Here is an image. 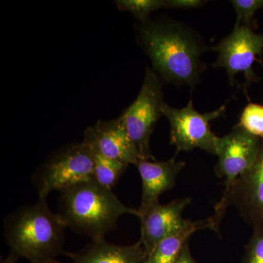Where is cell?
Returning <instances> with one entry per match:
<instances>
[{
	"mask_svg": "<svg viewBox=\"0 0 263 263\" xmlns=\"http://www.w3.org/2000/svg\"><path fill=\"white\" fill-rule=\"evenodd\" d=\"M91 151L94 164V179L102 186L112 190L127 171L129 164L108 158L92 148Z\"/></svg>",
	"mask_w": 263,
	"mask_h": 263,
	"instance_id": "15",
	"label": "cell"
},
{
	"mask_svg": "<svg viewBox=\"0 0 263 263\" xmlns=\"http://www.w3.org/2000/svg\"><path fill=\"white\" fill-rule=\"evenodd\" d=\"M174 263H197L192 256L189 247V240L185 243L182 250L180 252L179 255L174 261Z\"/></svg>",
	"mask_w": 263,
	"mask_h": 263,
	"instance_id": "21",
	"label": "cell"
},
{
	"mask_svg": "<svg viewBox=\"0 0 263 263\" xmlns=\"http://www.w3.org/2000/svg\"><path fill=\"white\" fill-rule=\"evenodd\" d=\"M207 3L202 0H168L166 1L167 8L174 9H193L199 8Z\"/></svg>",
	"mask_w": 263,
	"mask_h": 263,
	"instance_id": "20",
	"label": "cell"
},
{
	"mask_svg": "<svg viewBox=\"0 0 263 263\" xmlns=\"http://www.w3.org/2000/svg\"><path fill=\"white\" fill-rule=\"evenodd\" d=\"M243 263H263V230H254L246 247Z\"/></svg>",
	"mask_w": 263,
	"mask_h": 263,
	"instance_id": "19",
	"label": "cell"
},
{
	"mask_svg": "<svg viewBox=\"0 0 263 263\" xmlns=\"http://www.w3.org/2000/svg\"><path fill=\"white\" fill-rule=\"evenodd\" d=\"M102 155L126 164L136 165L143 160L132 141L122 117L100 120L84 132V141Z\"/></svg>",
	"mask_w": 263,
	"mask_h": 263,
	"instance_id": "10",
	"label": "cell"
},
{
	"mask_svg": "<svg viewBox=\"0 0 263 263\" xmlns=\"http://www.w3.org/2000/svg\"><path fill=\"white\" fill-rule=\"evenodd\" d=\"M261 139L237 125L226 136L217 137L216 175L224 179V193L253 165L258 155Z\"/></svg>",
	"mask_w": 263,
	"mask_h": 263,
	"instance_id": "8",
	"label": "cell"
},
{
	"mask_svg": "<svg viewBox=\"0 0 263 263\" xmlns=\"http://www.w3.org/2000/svg\"><path fill=\"white\" fill-rule=\"evenodd\" d=\"M185 162L175 158L167 161L141 160L136 164L142 182V199L140 213L160 203V197L174 187L176 179Z\"/></svg>",
	"mask_w": 263,
	"mask_h": 263,
	"instance_id": "12",
	"label": "cell"
},
{
	"mask_svg": "<svg viewBox=\"0 0 263 263\" xmlns=\"http://www.w3.org/2000/svg\"><path fill=\"white\" fill-rule=\"evenodd\" d=\"M72 263H147L141 240L133 245L119 246L105 239L91 240L76 252H66Z\"/></svg>",
	"mask_w": 263,
	"mask_h": 263,
	"instance_id": "13",
	"label": "cell"
},
{
	"mask_svg": "<svg viewBox=\"0 0 263 263\" xmlns=\"http://www.w3.org/2000/svg\"><path fill=\"white\" fill-rule=\"evenodd\" d=\"M226 105L215 111L200 114L194 108L190 100L185 108H172L164 103L162 114L167 117L171 125V142L176 148V153L181 151L200 148L216 155L217 136L211 130L209 122L224 114Z\"/></svg>",
	"mask_w": 263,
	"mask_h": 263,
	"instance_id": "7",
	"label": "cell"
},
{
	"mask_svg": "<svg viewBox=\"0 0 263 263\" xmlns=\"http://www.w3.org/2000/svg\"><path fill=\"white\" fill-rule=\"evenodd\" d=\"M238 125L263 140V105L249 103L242 112Z\"/></svg>",
	"mask_w": 263,
	"mask_h": 263,
	"instance_id": "17",
	"label": "cell"
},
{
	"mask_svg": "<svg viewBox=\"0 0 263 263\" xmlns=\"http://www.w3.org/2000/svg\"><path fill=\"white\" fill-rule=\"evenodd\" d=\"M115 3L118 9L129 12L141 23L149 20L154 12L167 8L164 0H117Z\"/></svg>",
	"mask_w": 263,
	"mask_h": 263,
	"instance_id": "16",
	"label": "cell"
},
{
	"mask_svg": "<svg viewBox=\"0 0 263 263\" xmlns=\"http://www.w3.org/2000/svg\"><path fill=\"white\" fill-rule=\"evenodd\" d=\"M234 7L237 15L235 27H249L256 11L263 8V0H233L230 2Z\"/></svg>",
	"mask_w": 263,
	"mask_h": 263,
	"instance_id": "18",
	"label": "cell"
},
{
	"mask_svg": "<svg viewBox=\"0 0 263 263\" xmlns=\"http://www.w3.org/2000/svg\"><path fill=\"white\" fill-rule=\"evenodd\" d=\"M138 43L149 57L153 70L168 82L193 86L205 68L203 45L190 29L168 20L138 24Z\"/></svg>",
	"mask_w": 263,
	"mask_h": 263,
	"instance_id": "1",
	"label": "cell"
},
{
	"mask_svg": "<svg viewBox=\"0 0 263 263\" xmlns=\"http://www.w3.org/2000/svg\"><path fill=\"white\" fill-rule=\"evenodd\" d=\"M218 58L214 66L226 69L232 85L235 76L243 73L247 82L255 80L252 65L263 52V34L254 33L250 27L240 26L214 48Z\"/></svg>",
	"mask_w": 263,
	"mask_h": 263,
	"instance_id": "9",
	"label": "cell"
},
{
	"mask_svg": "<svg viewBox=\"0 0 263 263\" xmlns=\"http://www.w3.org/2000/svg\"><path fill=\"white\" fill-rule=\"evenodd\" d=\"M210 229L217 233V230L212 216L200 221L186 219L179 229L161 240L147 257V263H174L179 255L185 243L195 232Z\"/></svg>",
	"mask_w": 263,
	"mask_h": 263,
	"instance_id": "14",
	"label": "cell"
},
{
	"mask_svg": "<svg viewBox=\"0 0 263 263\" xmlns=\"http://www.w3.org/2000/svg\"><path fill=\"white\" fill-rule=\"evenodd\" d=\"M65 224L46 200L24 205L4 219V236L10 252L30 263L55 259L63 251Z\"/></svg>",
	"mask_w": 263,
	"mask_h": 263,
	"instance_id": "3",
	"label": "cell"
},
{
	"mask_svg": "<svg viewBox=\"0 0 263 263\" xmlns=\"http://www.w3.org/2000/svg\"><path fill=\"white\" fill-rule=\"evenodd\" d=\"M93 179L92 153L83 141L67 145L53 152L37 167L32 177L39 199L43 200H46L52 192H61Z\"/></svg>",
	"mask_w": 263,
	"mask_h": 263,
	"instance_id": "4",
	"label": "cell"
},
{
	"mask_svg": "<svg viewBox=\"0 0 263 263\" xmlns=\"http://www.w3.org/2000/svg\"><path fill=\"white\" fill-rule=\"evenodd\" d=\"M19 257L16 254L10 252L9 255L5 258H1L0 263H15L18 260Z\"/></svg>",
	"mask_w": 263,
	"mask_h": 263,
	"instance_id": "22",
	"label": "cell"
},
{
	"mask_svg": "<svg viewBox=\"0 0 263 263\" xmlns=\"http://www.w3.org/2000/svg\"><path fill=\"white\" fill-rule=\"evenodd\" d=\"M41 263H60L57 262V261L55 260V259H51V260L46 261V262H43Z\"/></svg>",
	"mask_w": 263,
	"mask_h": 263,
	"instance_id": "23",
	"label": "cell"
},
{
	"mask_svg": "<svg viewBox=\"0 0 263 263\" xmlns=\"http://www.w3.org/2000/svg\"><path fill=\"white\" fill-rule=\"evenodd\" d=\"M57 214L66 228L91 240L103 239L114 229L120 216H141L138 209L124 205L111 189L94 179L60 192Z\"/></svg>",
	"mask_w": 263,
	"mask_h": 263,
	"instance_id": "2",
	"label": "cell"
},
{
	"mask_svg": "<svg viewBox=\"0 0 263 263\" xmlns=\"http://www.w3.org/2000/svg\"><path fill=\"white\" fill-rule=\"evenodd\" d=\"M162 88L158 75L152 69L146 68L139 95L120 116L143 160H155L151 152L150 139L156 124L163 115Z\"/></svg>",
	"mask_w": 263,
	"mask_h": 263,
	"instance_id": "5",
	"label": "cell"
},
{
	"mask_svg": "<svg viewBox=\"0 0 263 263\" xmlns=\"http://www.w3.org/2000/svg\"><path fill=\"white\" fill-rule=\"evenodd\" d=\"M229 205L238 209L243 220L252 229L263 230V140L253 165L223 194L220 202L216 205L212 217L218 230Z\"/></svg>",
	"mask_w": 263,
	"mask_h": 263,
	"instance_id": "6",
	"label": "cell"
},
{
	"mask_svg": "<svg viewBox=\"0 0 263 263\" xmlns=\"http://www.w3.org/2000/svg\"><path fill=\"white\" fill-rule=\"evenodd\" d=\"M191 202L190 198L178 199L169 203H158L141 212V241L148 257L161 240L179 229L186 219L182 213Z\"/></svg>",
	"mask_w": 263,
	"mask_h": 263,
	"instance_id": "11",
	"label": "cell"
}]
</instances>
